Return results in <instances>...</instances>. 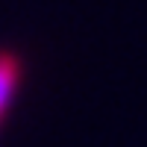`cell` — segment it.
<instances>
[{"label":"cell","mask_w":147,"mask_h":147,"mask_svg":"<svg viewBox=\"0 0 147 147\" xmlns=\"http://www.w3.org/2000/svg\"><path fill=\"white\" fill-rule=\"evenodd\" d=\"M18 82H21V56L12 50H0V124L15 100Z\"/></svg>","instance_id":"6da1fadb"}]
</instances>
